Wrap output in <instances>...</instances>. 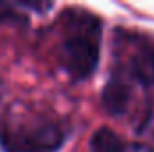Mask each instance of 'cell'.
<instances>
[{"label": "cell", "instance_id": "1", "mask_svg": "<svg viewBox=\"0 0 154 152\" xmlns=\"http://www.w3.org/2000/svg\"><path fill=\"white\" fill-rule=\"evenodd\" d=\"M4 152H56L63 145V129L48 114L13 113L0 125Z\"/></svg>", "mask_w": 154, "mask_h": 152}, {"label": "cell", "instance_id": "2", "mask_svg": "<svg viewBox=\"0 0 154 152\" xmlns=\"http://www.w3.org/2000/svg\"><path fill=\"white\" fill-rule=\"evenodd\" d=\"M100 23L91 14H74L61 41V65L75 81L88 79L99 63Z\"/></svg>", "mask_w": 154, "mask_h": 152}, {"label": "cell", "instance_id": "3", "mask_svg": "<svg viewBox=\"0 0 154 152\" xmlns=\"http://www.w3.org/2000/svg\"><path fill=\"white\" fill-rule=\"evenodd\" d=\"M129 54H127V68L129 74L140 81L142 84H154V41L138 34L127 36Z\"/></svg>", "mask_w": 154, "mask_h": 152}, {"label": "cell", "instance_id": "4", "mask_svg": "<svg viewBox=\"0 0 154 152\" xmlns=\"http://www.w3.org/2000/svg\"><path fill=\"white\" fill-rule=\"evenodd\" d=\"M129 99H131L129 86H127L124 81H120L118 77H113V79L104 86V91H102V104H104L106 111L109 114H124L125 109H127Z\"/></svg>", "mask_w": 154, "mask_h": 152}, {"label": "cell", "instance_id": "5", "mask_svg": "<svg viewBox=\"0 0 154 152\" xmlns=\"http://www.w3.org/2000/svg\"><path fill=\"white\" fill-rule=\"evenodd\" d=\"M125 143L122 138L108 127H100L90 140L91 152H122Z\"/></svg>", "mask_w": 154, "mask_h": 152}, {"label": "cell", "instance_id": "6", "mask_svg": "<svg viewBox=\"0 0 154 152\" xmlns=\"http://www.w3.org/2000/svg\"><path fill=\"white\" fill-rule=\"evenodd\" d=\"M13 4H5L0 2V22H11V20H18V13L13 9Z\"/></svg>", "mask_w": 154, "mask_h": 152}, {"label": "cell", "instance_id": "7", "mask_svg": "<svg viewBox=\"0 0 154 152\" xmlns=\"http://www.w3.org/2000/svg\"><path fill=\"white\" fill-rule=\"evenodd\" d=\"M122 152H154V149L151 145H147V143L136 141V143H125V147H124Z\"/></svg>", "mask_w": 154, "mask_h": 152}]
</instances>
